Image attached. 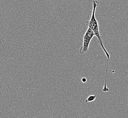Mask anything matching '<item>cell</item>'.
Segmentation results:
<instances>
[{
    "label": "cell",
    "instance_id": "2",
    "mask_svg": "<svg viewBox=\"0 0 128 118\" xmlns=\"http://www.w3.org/2000/svg\"><path fill=\"white\" fill-rule=\"evenodd\" d=\"M94 36V34L93 32L90 29L88 28L83 36V45L79 50V53L80 54H84L86 52H88L90 44Z\"/></svg>",
    "mask_w": 128,
    "mask_h": 118
},
{
    "label": "cell",
    "instance_id": "1",
    "mask_svg": "<svg viewBox=\"0 0 128 118\" xmlns=\"http://www.w3.org/2000/svg\"><path fill=\"white\" fill-rule=\"evenodd\" d=\"M98 3V2L97 0H94L93 1V12L91 15V18L89 21H88L86 24V26L88 27L94 33V36H96L98 40L99 43L100 44L102 49L103 50L105 54H106V57L108 59V63L107 66V69H106V80L107 79L108 76V62L109 59L110 58V54H108V52L106 50L105 47L104 46L103 40H102L101 35L100 34V32L99 30V26L97 20H96V11L97 5Z\"/></svg>",
    "mask_w": 128,
    "mask_h": 118
},
{
    "label": "cell",
    "instance_id": "3",
    "mask_svg": "<svg viewBox=\"0 0 128 118\" xmlns=\"http://www.w3.org/2000/svg\"><path fill=\"white\" fill-rule=\"evenodd\" d=\"M97 97L96 95H91L87 98V100H86V103H88V102H90L92 101H94Z\"/></svg>",
    "mask_w": 128,
    "mask_h": 118
},
{
    "label": "cell",
    "instance_id": "4",
    "mask_svg": "<svg viewBox=\"0 0 128 118\" xmlns=\"http://www.w3.org/2000/svg\"><path fill=\"white\" fill-rule=\"evenodd\" d=\"M82 80V82H83V83H86V81H87V80H86V78H83L82 79V80Z\"/></svg>",
    "mask_w": 128,
    "mask_h": 118
}]
</instances>
